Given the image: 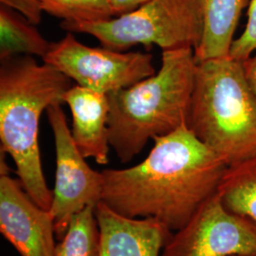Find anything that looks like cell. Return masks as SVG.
<instances>
[{
	"label": "cell",
	"instance_id": "1",
	"mask_svg": "<svg viewBox=\"0 0 256 256\" xmlns=\"http://www.w3.org/2000/svg\"><path fill=\"white\" fill-rule=\"evenodd\" d=\"M153 140L138 164L102 171V202L120 214L156 218L176 232L218 192L229 165L187 126Z\"/></svg>",
	"mask_w": 256,
	"mask_h": 256
},
{
	"label": "cell",
	"instance_id": "2",
	"mask_svg": "<svg viewBox=\"0 0 256 256\" xmlns=\"http://www.w3.org/2000/svg\"><path fill=\"white\" fill-rule=\"evenodd\" d=\"M72 80L52 66L38 64L34 56L18 55L1 61L0 140L1 150L10 156L19 182L30 198L50 210V190L38 144L39 122L45 110L63 104Z\"/></svg>",
	"mask_w": 256,
	"mask_h": 256
},
{
	"label": "cell",
	"instance_id": "3",
	"mask_svg": "<svg viewBox=\"0 0 256 256\" xmlns=\"http://www.w3.org/2000/svg\"><path fill=\"white\" fill-rule=\"evenodd\" d=\"M196 63L192 48L162 50L155 74L108 94L110 146L120 162H131L149 140L186 126Z\"/></svg>",
	"mask_w": 256,
	"mask_h": 256
},
{
	"label": "cell",
	"instance_id": "4",
	"mask_svg": "<svg viewBox=\"0 0 256 256\" xmlns=\"http://www.w3.org/2000/svg\"><path fill=\"white\" fill-rule=\"evenodd\" d=\"M186 126L228 165L256 156V98L243 62L198 61Z\"/></svg>",
	"mask_w": 256,
	"mask_h": 256
},
{
	"label": "cell",
	"instance_id": "5",
	"mask_svg": "<svg viewBox=\"0 0 256 256\" xmlns=\"http://www.w3.org/2000/svg\"><path fill=\"white\" fill-rule=\"evenodd\" d=\"M70 32L96 38L102 46L126 52L132 46L162 50L198 46L203 32L200 0H149L130 12L108 20L61 23Z\"/></svg>",
	"mask_w": 256,
	"mask_h": 256
},
{
	"label": "cell",
	"instance_id": "6",
	"mask_svg": "<svg viewBox=\"0 0 256 256\" xmlns=\"http://www.w3.org/2000/svg\"><path fill=\"white\" fill-rule=\"evenodd\" d=\"M43 62L78 86L106 94L128 88L156 72L149 54L86 46L70 32L52 43Z\"/></svg>",
	"mask_w": 256,
	"mask_h": 256
},
{
	"label": "cell",
	"instance_id": "7",
	"mask_svg": "<svg viewBox=\"0 0 256 256\" xmlns=\"http://www.w3.org/2000/svg\"><path fill=\"white\" fill-rule=\"evenodd\" d=\"M62 104L46 110L54 137L56 170L50 212L54 220L55 236L60 241L74 216L88 206L96 207L102 198V173L93 170L72 136Z\"/></svg>",
	"mask_w": 256,
	"mask_h": 256
},
{
	"label": "cell",
	"instance_id": "8",
	"mask_svg": "<svg viewBox=\"0 0 256 256\" xmlns=\"http://www.w3.org/2000/svg\"><path fill=\"white\" fill-rule=\"evenodd\" d=\"M256 256V225L226 210L218 194L173 232L162 256Z\"/></svg>",
	"mask_w": 256,
	"mask_h": 256
},
{
	"label": "cell",
	"instance_id": "9",
	"mask_svg": "<svg viewBox=\"0 0 256 256\" xmlns=\"http://www.w3.org/2000/svg\"><path fill=\"white\" fill-rule=\"evenodd\" d=\"M0 232L21 256H55L54 220L18 178L0 174Z\"/></svg>",
	"mask_w": 256,
	"mask_h": 256
},
{
	"label": "cell",
	"instance_id": "10",
	"mask_svg": "<svg viewBox=\"0 0 256 256\" xmlns=\"http://www.w3.org/2000/svg\"><path fill=\"white\" fill-rule=\"evenodd\" d=\"M95 214L101 234L100 256H162L174 232L160 220L128 218L102 202Z\"/></svg>",
	"mask_w": 256,
	"mask_h": 256
},
{
	"label": "cell",
	"instance_id": "11",
	"mask_svg": "<svg viewBox=\"0 0 256 256\" xmlns=\"http://www.w3.org/2000/svg\"><path fill=\"white\" fill-rule=\"evenodd\" d=\"M62 100L72 112L70 132L81 154L98 164H108L110 149L108 95L76 84L64 92Z\"/></svg>",
	"mask_w": 256,
	"mask_h": 256
},
{
	"label": "cell",
	"instance_id": "12",
	"mask_svg": "<svg viewBox=\"0 0 256 256\" xmlns=\"http://www.w3.org/2000/svg\"><path fill=\"white\" fill-rule=\"evenodd\" d=\"M250 0H200L203 32L196 61L229 56L242 12Z\"/></svg>",
	"mask_w": 256,
	"mask_h": 256
},
{
	"label": "cell",
	"instance_id": "13",
	"mask_svg": "<svg viewBox=\"0 0 256 256\" xmlns=\"http://www.w3.org/2000/svg\"><path fill=\"white\" fill-rule=\"evenodd\" d=\"M216 194L226 210L256 225V156L229 165Z\"/></svg>",
	"mask_w": 256,
	"mask_h": 256
},
{
	"label": "cell",
	"instance_id": "14",
	"mask_svg": "<svg viewBox=\"0 0 256 256\" xmlns=\"http://www.w3.org/2000/svg\"><path fill=\"white\" fill-rule=\"evenodd\" d=\"M28 20L18 12L0 7V60L18 55L38 56L44 59L52 43Z\"/></svg>",
	"mask_w": 256,
	"mask_h": 256
},
{
	"label": "cell",
	"instance_id": "15",
	"mask_svg": "<svg viewBox=\"0 0 256 256\" xmlns=\"http://www.w3.org/2000/svg\"><path fill=\"white\" fill-rule=\"evenodd\" d=\"M95 208L88 206L74 216L56 246L55 256H100L101 234Z\"/></svg>",
	"mask_w": 256,
	"mask_h": 256
},
{
	"label": "cell",
	"instance_id": "16",
	"mask_svg": "<svg viewBox=\"0 0 256 256\" xmlns=\"http://www.w3.org/2000/svg\"><path fill=\"white\" fill-rule=\"evenodd\" d=\"M44 12L61 23L97 22L114 18L108 0H37Z\"/></svg>",
	"mask_w": 256,
	"mask_h": 256
},
{
	"label": "cell",
	"instance_id": "17",
	"mask_svg": "<svg viewBox=\"0 0 256 256\" xmlns=\"http://www.w3.org/2000/svg\"><path fill=\"white\" fill-rule=\"evenodd\" d=\"M246 27L236 38L230 50V58L244 62L256 52V0H250L248 7Z\"/></svg>",
	"mask_w": 256,
	"mask_h": 256
},
{
	"label": "cell",
	"instance_id": "18",
	"mask_svg": "<svg viewBox=\"0 0 256 256\" xmlns=\"http://www.w3.org/2000/svg\"><path fill=\"white\" fill-rule=\"evenodd\" d=\"M1 5L18 12L34 25H38L42 20L43 10L37 0H0Z\"/></svg>",
	"mask_w": 256,
	"mask_h": 256
},
{
	"label": "cell",
	"instance_id": "19",
	"mask_svg": "<svg viewBox=\"0 0 256 256\" xmlns=\"http://www.w3.org/2000/svg\"><path fill=\"white\" fill-rule=\"evenodd\" d=\"M149 0H108L114 18L130 12Z\"/></svg>",
	"mask_w": 256,
	"mask_h": 256
},
{
	"label": "cell",
	"instance_id": "20",
	"mask_svg": "<svg viewBox=\"0 0 256 256\" xmlns=\"http://www.w3.org/2000/svg\"><path fill=\"white\" fill-rule=\"evenodd\" d=\"M248 82L256 98V52L243 62Z\"/></svg>",
	"mask_w": 256,
	"mask_h": 256
},
{
	"label": "cell",
	"instance_id": "21",
	"mask_svg": "<svg viewBox=\"0 0 256 256\" xmlns=\"http://www.w3.org/2000/svg\"></svg>",
	"mask_w": 256,
	"mask_h": 256
}]
</instances>
